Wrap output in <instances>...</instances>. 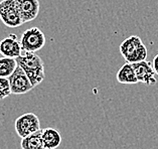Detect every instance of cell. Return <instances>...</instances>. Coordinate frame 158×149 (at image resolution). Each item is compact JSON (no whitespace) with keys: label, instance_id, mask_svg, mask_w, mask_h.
Segmentation results:
<instances>
[{"label":"cell","instance_id":"cell-1","mask_svg":"<svg viewBox=\"0 0 158 149\" xmlns=\"http://www.w3.org/2000/svg\"><path fill=\"white\" fill-rule=\"evenodd\" d=\"M17 64L24 71L33 88L42 83L45 78L44 64L35 52H24L16 58Z\"/></svg>","mask_w":158,"mask_h":149},{"label":"cell","instance_id":"cell-2","mask_svg":"<svg viewBox=\"0 0 158 149\" xmlns=\"http://www.w3.org/2000/svg\"><path fill=\"white\" fill-rule=\"evenodd\" d=\"M120 53L127 63L133 64L145 60L148 51L143 41L137 35H131L122 41L120 44Z\"/></svg>","mask_w":158,"mask_h":149},{"label":"cell","instance_id":"cell-3","mask_svg":"<svg viewBox=\"0 0 158 149\" xmlns=\"http://www.w3.org/2000/svg\"><path fill=\"white\" fill-rule=\"evenodd\" d=\"M22 51L36 52L45 44L44 33L38 27H30L24 30L20 37Z\"/></svg>","mask_w":158,"mask_h":149},{"label":"cell","instance_id":"cell-4","mask_svg":"<svg viewBox=\"0 0 158 149\" xmlns=\"http://www.w3.org/2000/svg\"><path fill=\"white\" fill-rule=\"evenodd\" d=\"M0 20L11 28L18 27L23 24L22 18L15 4V0L0 1Z\"/></svg>","mask_w":158,"mask_h":149},{"label":"cell","instance_id":"cell-5","mask_svg":"<svg viewBox=\"0 0 158 149\" xmlns=\"http://www.w3.org/2000/svg\"><path fill=\"white\" fill-rule=\"evenodd\" d=\"M14 127L17 135L23 138L40 130V121L34 113H25L15 120Z\"/></svg>","mask_w":158,"mask_h":149},{"label":"cell","instance_id":"cell-6","mask_svg":"<svg viewBox=\"0 0 158 149\" xmlns=\"http://www.w3.org/2000/svg\"><path fill=\"white\" fill-rule=\"evenodd\" d=\"M8 80L10 83L11 94L13 95H23L33 89V86L30 83L28 77L18 64L15 71L10 75Z\"/></svg>","mask_w":158,"mask_h":149},{"label":"cell","instance_id":"cell-7","mask_svg":"<svg viewBox=\"0 0 158 149\" xmlns=\"http://www.w3.org/2000/svg\"><path fill=\"white\" fill-rule=\"evenodd\" d=\"M132 66L134 68L135 74L138 79V82L145 84L147 86H153L156 84L155 72L152 67V64L147 60H141L138 63H133Z\"/></svg>","mask_w":158,"mask_h":149},{"label":"cell","instance_id":"cell-8","mask_svg":"<svg viewBox=\"0 0 158 149\" xmlns=\"http://www.w3.org/2000/svg\"><path fill=\"white\" fill-rule=\"evenodd\" d=\"M15 4L23 23L34 20L40 13V4L38 0H15Z\"/></svg>","mask_w":158,"mask_h":149},{"label":"cell","instance_id":"cell-9","mask_svg":"<svg viewBox=\"0 0 158 149\" xmlns=\"http://www.w3.org/2000/svg\"><path fill=\"white\" fill-rule=\"evenodd\" d=\"M0 53L3 56L16 59L22 53L20 40L15 34H10L5 39L0 40Z\"/></svg>","mask_w":158,"mask_h":149},{"label":"cell","instance_id":"cell-10","mask_svg":"<svg viewBox=\"0 0 158 149\" xmlns=\"http://www.w3.org/2000/svg\"><path fill=\"white\" fill-rule=\"evenodd\" d=\"M41 139L45 149H56L61 143L60 133L55 128L42 129Z\"/></svg>","mask_w":158,"mask_h":149},{"label":"cell","instance_id":"cell-11","mask_svg":"<svg viewBox=\"0 0 158 149\" xmlns=\"http://www.w3.org/2000/svg\"><path fill=\"white\" fill-rule=\"evenodd\" d=\"M117 81L120 84H126V85H134V84L139 83L138 79L135 74L134 68L132 64L126 63L125 64L119 68V71L116 75Z\"/></svg>","mask_w":158,"mask_h":149},{"label":"cell","instance_id":"cell-12","mask_svg":"<svg viewBox=\"0 0 158 149\" xmlns=\"http://www.w3.org/2000/svg\"><path fill=\"white\" fill-rule=\"evenodd\" d=\"M21 149H45L41 139V130L23 137L20 142Z\"/></svg>","mask_w":158,"mask_h":149},{"label":"cell","instance_id":"cell-13","mask_svg":"<svg viewBox=\"0 0 158 149\" xmlns=\"http://www.w3.org/2000/svg\"><path fill=\"white\" fill-rule=\"evenodd\" d=\"M16 68V59L7 58V56L0 58V78H9Z\"/></svg>","mask_w":158,"mask_h":149},{"label":"cell","instance_id":"cell-14","mask_svg":"<svg viewBox=\"0 0 158 149\" xmlns=\"http://www.w3.org/2000/svg\"><path fill=\"white\" fill-rule=\"evenodd\" d=\"M9 95H11V89L8 78H0V100H4Z\"/></svg>","mask_w":158,"mask_h":149},{"label":"cell","instance_id":"cell-15","mask_svg":"<svg viewBox=\"0 0 158 149\" xmlns=\"http://www.w3.org/2000/svg\"><path fill=\"white\" fill-rule=\"evenodd\" d=\"M152 67L154 68V72H155V74L158 76V53L155 56H154L153 62H152Z\"/></svg>","mask_w":158,"mask_h":149}]
</instances>
